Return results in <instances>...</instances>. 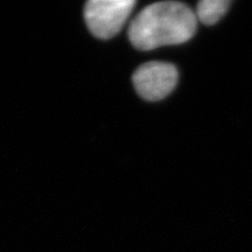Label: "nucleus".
I'll use <instances>...</instances> for the list:
<instances>
[{
	"mask_svg": "<svg viewBox=\"0 0 252 252\" xmlns=\"http://www.w3.org/2000/svg\"><path fill=\"white\" fill-rule=\"evenodd\" d=\"M197 26L195 12L178 1H160L146 6L128 28V39L137 49L152 50L181 45L194 36Z\"/></svg>",
	"mask_w": 252,
	"mask_h": 252,
	"instance_id": "f257e3e1",
	"label": "nucleus"
},
{
	"mask_svg": "<svg viewBox=\"0 0 252 252\" xmlns=\"http://www.w3.org/2000/svg\"><path fill=\"white\" fill-rule=\"evenodd\" d=\"M134 6V0H90L84 17L94 36L110 39L122 30Z\"/></svg>",
	"mask_w": 252,
	"mask_h": 252,
	"instance_id": "f03ea898",
	"label": "nucleus"
},
{
	"mask_svg": "<svg viewBox=\"0 0 252 252\" xmlns=\"http://www.w3.org/2000/svg\"><path fill=\"white\" fill-rule=\"evenodd\" d=\"M179 74L174 65L167 62H147L133 74L138 94L149 102L161 100L174 90Z\"/></svg>",
	"mask_w": 252,
	"mask_h": 252,
	"instance_id": "7ed1b4c3",
	"label": "nucleus"
},
{
	"mask_svg": "<svg viewBox=\"0 0 252 252\" xmlns=\"http://www.w3.org/2000/svg\"><path fill=\"white\" fill-rule=\"evenodd\" d=\"M231 5L229 0H202L198 2L196 9V19L208 26L215 25L224 17Z\"/></svg>",
	"mask_w": 252,
	"mask_h": 252,
	"instance_id": "20e7f679",
	"label": "nucleus"
}]
</instances>
